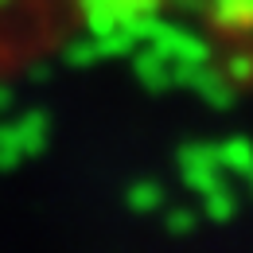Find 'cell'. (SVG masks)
I'll use <instances>...</instances> for the list:
<instances>
[{
	"mask_svg": "<svg viewBox=\"0 0 253 253\" xmlns=\"http://www.w3.org/2000/svg\"><path fill=\"white\" fill-rule=\"evenodd\" d=\"M94 8L97 0H0V82L74 43Z\"/></svg>",
	"mask_w": 253,
	"mask_h": 253,
	"instance_id": "cell-1",
	"label": "cell"
}]
</instances>
